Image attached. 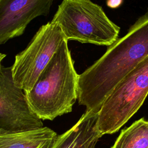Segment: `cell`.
<instances>
[{"label":"cell","mask_w":148,"mask_h":148,"mask_svg":"<svg viewBox=\"0 0 148 148\" xmlns=\"http://www.w3.org/2000/svg\"><path fill=\"white\" fill-rule=\"evenodd\" d=\"M123 2V0H106V5L112 9H116L120 7Z\"/></svg>","instance_id":"8fae6325"},{"label":"cell","mask_w":148,"mask_h":148,"mask_svg":"<svg viewBox=\"0 0 148 148\" xmlns=\"http://www.w3.org/2000/svg\"><path fill=\"white\" fill-rule=\"evenodd\" d=\"M78 77L65 39L32 88L24 92L31 109L42 120L71 112L77 99Z\"/></svg>","instance_id":"7a4b0ae2"},{"label":"cell","mask_w":148,"mask_h":148,"mask_svg":"<svg viewBox=\"0 0 148 148\" xmlns=\"http://www.w3.org/2000/svg\"><path fill=\"white\" fill-rule=\"evenodd\" d=\"M64 39L57 23L42 25L27 47L15 57L11 71L16 86L24 92L29 91Z\"/></svg>","instance_id":"5b68a950"},{"label":"cell","mask_w":148,"mask_h":148,"mask_svg":"<svg viewBox=\"0 0 148 148\" xmlns=\"http://www.w3.org/2000/svg\"><path fill=\"white\" fill-rule=\"evenodd\" d=\"M51 21L59 25L67 41L98 46L111 45L120 30L91 0H62Z\"/></svg>","instance_id":"3957f363"},{"label":"cell","mask_w":148,"mask_h":148,"mask_svg":"<svg viewBox=\"0 0 148 148\" xmlns=\"http://www.w3.org/2000/svg\"><path fill=\"white\" fill-rule=\"evenodd\" d=\"M5 57H6V55L5 54L0 53V65H1V62L3 61V60L5 58Z\"/></svg>","instance_id":"7c38bea8"},{"label":"cell","mask_w":148,"mask_h":148,"mask_svg":"<svg viewBox=\"0 0 148 148\" xmlns=\"http://www.w3.org/2000/svg\"><path fill=\"white\" fill-rule=\"evenodd\" d=\"M102 136L98 113L85 112L73 126L57 136L51 148H95Z\"/></svg>","instance_id":"ba28073f"},{"label":"cell","mask_w":148,"mask_h":148,"mask_svg":"<svg viewBox=\"0 0 148 148\" xmlns=\"http://www.w3.org/2000/svg\"><path fill=\"white\" fill-rule=\"evenodd\" d=\"M148 95V56L115 87L98 113L102 135L117 132L140 109Z\"/></svg>","instance_id":"277c9868"},{"label":"cell","mask_w":148,"mask_h":148,"mask_svg":"<svg viewBox=\"0 0 148 148\" xmlns=\"http://www.w3.org/2000/svg\"><path fill=\"white\" fill-rule=\"evenodd\" d=\"M148 56V10L122 37L79 75L77 99L86 112L98 113L118 83Z\"/></svg>","instance_id":"6da1fadb"},{"label":"cell","mask_w":148,"mask_h":148,"mask_svg":"<svg viewBox=\"0 0 148 148\" xmlns=\"http://www.w3.org/2000/svg\"><path fill=\"white\" fill-rule=\"evenodd\" d=\"M111 148H148V121L141 118L123 130Z\"/></svg>","instance_id":"30bf717a"},{"label":"cell","mask_w":148,"mask_h":148,"mask_svg":"<svg viewBox=\"0 0 148 148\" xmlns=\"http://www.w3.org/2000/svg\"><path fill=\"white\" fill-rule=\"evenodd\" d=\"M57 136L47 127L17 131L0 129V148H51Z\"/></svg>","instance_id":"9c48e42d"},{"label":"cell","mask_w":148,"mask_h":148,"mask_svg":"<svg viewBox=\"0 0 148 148\" xmlns=\"http://www.w3.org/2000/svg\"><path fill=\"white\" fill-rule=\"evenodd\" d=\"M43 123L31 109L24 91L16 86L11 66L0 65V129L25 131L41 128Z\"/></svg>","instance_id":"8992f818"},{"label":"cell","mask_w":148,"mask_h":148,"mask_svg":"<svg viewBox=\"0 0 148 148\" xmlns=\"http://www.w3.org/2000/svg\"><path fill=\"white\" fill-rule=\"evenodd\" d=\"M54 0H0V45L21 35L29 23L46 16Z\"/></svg>","instance_id":"52a82bcc"}]
</instances>
